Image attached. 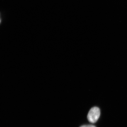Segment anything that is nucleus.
<instances>
[{
  "label": "nucleus",
  "mask_w": 127,
  "mask_h": 127,
  "mask_svg": "<svg viewBox=\"0 0 127 127\" xmlns=\"http://www.w3.org/2000/svg\"></svg>",
  "instance_id": "3"
},
{
  "label": "nucleus",
  "mask_w": 127,
  "mask_h": 127,
  "mask_svg": "<svg viewBox=\"0 0 127 127\" xmlns=\"http://www.w3.org/2000/svg\"><path fill=\"white\" fill-rule=\"evenodd\" d=\"M80 127H96L93 125H84Z\"/></svg>",
  "instance_id": "2"
},
{
  "label": "nucleus",
  "mask_w": 127,
  "mask_h": 127,
  "mask_svg": "<svg viewBox=\"0 0 127 127\" xmlns=\"http://www.w3.org/2000/svg\"><path fill=\"white\" fill-rule=\"evenodd\" d=\"M100 115V109L97 107H94L89 112L87 116L88 119L90 123H94L98 120Z\"/></svg>",
  "instance_id": "1"
}]
</instances>
